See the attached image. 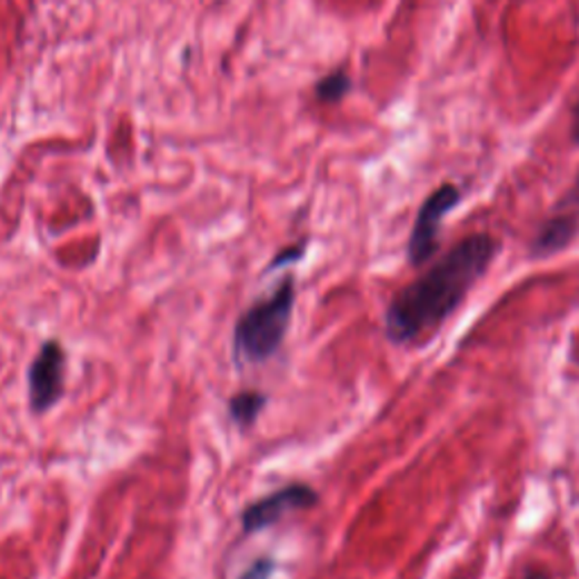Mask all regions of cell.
Instances as JSON below:
<instances>
[{
    "mask_svg": "<svg viewBox=\"0 0 579 579\" xmlns=\"http://www.w3.org/2000/svg\"><path fill=\"white\" fill-rule=\"evenodd\" d=\"M351 91V78L342 71H336L327 78H321L315 87V96L321 102H340Z\"/></svg>",
    "mask_w": 579,
    "mask_h": 579,
    "instance_id": "obj_8",
    "label": "cell"
},
{
    "mask_svg": "<svg viewBox=\"0 0 579 579\" xmlns=\"http://www.w3.org/2000/svg\"><path fill=\"white\" fill-rule=\"evenodd\" d=\"M577 233V220L575 216H555L552 220H548L541 231L537 233L535 238V253L539 256H546V253H552V251H559L561 247H566L572 236Z\"/></svg>",
    "mask_w": 579,
    "mask_h": 579,
    "instance_id": "obj_6",
    "label": "cell"
},
{
    "mask_svg": "<svg viewBox=\"0 0 579 579\" xmlns=\"http://www.w3.org/2000/svg\"><path fill=\"white\" fill-rule=\"evenodd\" d=\"M301 251H303V247H292V249H286V251H281V253L277 256V259L272 261V268H277V266H283V263H288L290 259H299Z\"/></svg>",
    "mask_w": 579,
    "mask_h": 579,
    "instance_id": "obj_11",
    "label": "cell"
},
{
    "mask_svg": "<svg viewBox=\"0 0 579 579\" xmlns=\"http://www.w3.org/2000/svg\"><path fill=\"white\" fill-rule=\"evenodd\" d=\"M30 382V406L34 412L50 410L63 392V351L50 340L41 347L39 356L28 371Z\"/></svg>",
    "mask_w": 579,
    "mask_h": 579,
    "instance_id": "obj_5",
    "label": "cell"
},
{
    "mask_svg": "<svg viewBox=\"0 0 579 579\" xmlns=\"http://www.w3.org/2000/svg\"><path fill=\"white\" fill-rule=\"evenodd\" d=\"M317 502V493L308 485H288L261 500H256L242 511V530L259 532L274 526L292 509H306Z\"/></svg>",
    "mask_w": 579,
    "mask_h": 579,
    "instance_id": "obj_4",
    "label": "cell"
},
{
    "mask_svg": "<svg viewBox=\"0 0 579 579\" xmlns=\"http://www.w3.org/2000/svg\"><path fill=\"white\" fill-rule=\"evenodd\" d=\"M496 253L498 242L489 233H476L456 244L395 297L385 315L388 336L395 342H410L437 329L487 272Z\"/></svg>",
    "mask_w": 579,
    "mask_h": 579,
    "instance_id": "obj_1",
    "label": "cell"
},
{
    "mask_svg": "<svg viewBox=\"0 0 579 579\" xmlns=\"http://www.w3.org/2000/svg\"><path fill=\"white\" fill-rule=\"evenodd\" d=\"M572 137H575V141L579 143V107H577V111H575V120H572Z\"/></svg>",
    "mask_w": 579,
    "mask_h": 579,
    "instance_id": "obj_12",
    "label": "cell"
},
{
    "mask_svg": "<svg viewBox=\"0 0 579 579\" xmlns=\"http://www.w3.org/2000/svg\"><path fill=\"white\" fill-rule=\"evenodd\" d=\"M263 406H266V397L263 395H259V392H242V395L231 399L229 412H231V419L244 428L256 417H259Z\"/></svg>",
    "mask_w": 579,
    "mask_h": 579,
    "instance_id": "obj_7",
    "label": "cell"
},
{
    "mask_svg": "<svg viewBox=\"0 0 579 579\" xmlns=\"http://www.w3.org/2000/svg\"><path fill=\"white\" fill-rule=\"evenodd\" d=\"M563 209H579V174L575 179V183L570 186V190L566 192V198L561 202Z\"/></svg>",
    "mask_w": 579,
    "mask_h": 579,
    "instance_id": "obj_10",
    "label": "cell"
},
{
    "mask_svg": "<svg viewBox=\"0 0 579 579\" xmlns=\"http://www.w3.org/2000/svg\"><path fill=\"white\" fill-rule=\"evenodd\" d=\"M274 572V559L263 557V559H256L240 579H270Z\"/></svg>",
    "mask_w": 579,
    "mask_h": 579,
    "instance_id": "obj_9",
    "label": "cell"
},
{
    "mask_svg": "<svg viewBox=\"0 0 579 579\" xmlns=\"http://www.w3.org/2000/svg\"><path fill=\"white\" fill-rule=\"evenodd\" d=\"M458 204H460V188L453 183L439 186L421 204L412 233H410V242H408V253L415 266L426 263L435 253L441 222H443L446 213L453 211Z\"/></svg>",
    "mask_w": 579,
    "mask_h": 579,
    "instance_id": "obj_3",
    "label": "cell"
},
{
    "mask_svg": "<svg viewBox=\"0 0 579 579\" xmlns=\"http://www.w3.org/2000/svg\"><path fill=\"white\" fill-rule=\"evenodd\" d=\"M295 306V283L292 279H286L277 292L251 306L236 325V356L242 362L259 365L272 358L290 327V315Z\"/></svg>",
    "mask_w": 579,
    "mask_h": 579,
    "instance_id": "obj_2",
    "label": "cell"
}]
</instances>
